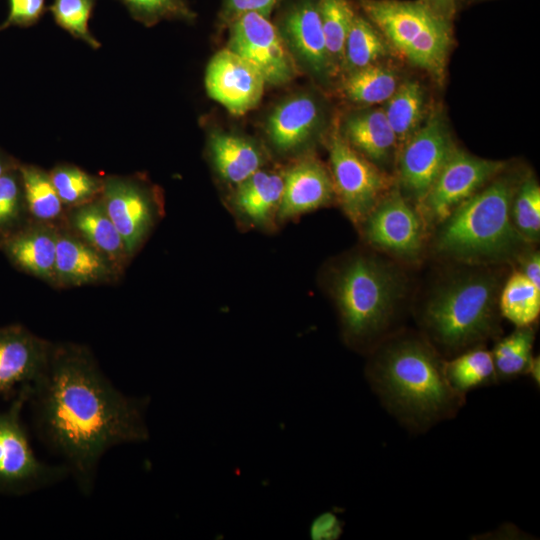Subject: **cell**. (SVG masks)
<instances>
[{
	"label": "cell",
	"instance_id": "cell-43",
	"mask_svg": "<svg viewBox=\"0 0 540 540\" xmlns=\"http://www.w3.org/2000/svg\"><path fill=\"white\" fill-rule=\"evenodd\" d=\"M20 163L0 148V177L7 171L17 167Z\"/></svg>",
	"mask_w": 540,
	"mask_h": 540
},
{
	"label": "cell",
	"instance_id": "cell-23",
	"mask_svg": "<svg viewBox=\"0 0 540 540\" xmlns=\"http://www.w3.org/2000/svg\"><path fill=\"white\" fill-rule=\"evenodd\" d=\"M69 222L78 236L106 256L115 267L128 256L100 197L73 207Z\"/></svg>",
	"mask_w": 540,
	"mask_h": 540
},
{
	"label": "cell",
	"instance_id": "cell-5",
	"mask_svg": "<svg viewBox=\"0 0 540 540\" xmlns=\"http://www.w3.org/2000/svg\"><path fill=\"white\" fill-rule=\"evenodd\" d=\"M393 51L442 84L453 42L452 25L418 0H358Z\"/></svg>",
	"mask_w": 540,
	"mask_h": 540
},
{
	"label": "cell",
	"instance_id": "cell-25",
	"mask_svg": "<svg viewBox=\"0 0 540 540\" xmlns=\"http://www.w3.org/2000/svg\"><path fill=\"white\" fill-rule=\"evenodd\" d=\"M284 189V173L260 169L237 185L235 203L250 220L265 223L279 211Z\"/></svg>",
	"mask_w": 540,
	"mask_h": 540
},
{
	"label": "cell",
	"instance_id": "cell-33",
	"mask_svg": "<svg viewBox=\"0 0 540 540\" xmlns=\"http://www.w3.org/2000/svg\"><path fill=\"white\" fill-rule=\"evenodd\" d=\"M49 174L64 205L75 207L101 195L103 179L89 174L78 166L60 164Z\"/></svg>",
	"mask_w": 540,
	"mask_h": 540
},
{
	"label": "cell",
	"instance_id": "cell-26",
	"mask_svg": "<svg viewBox=\"0 0 540 540\" xmlns=\"http://www.w3.org/2000/svg\"><path fill=\"white\" fill-rule=\"evenodd\" d=\"M401 83L395 69L379 62L341 76L339 91L356 105L384 104Z\"/></svg>",
	"mask_w": 540,
	"mask_h": 540
},
{
	"label": "cell",
	"instance_id": "cell-36",
	"mask_svg": "<svg viewBox=\"0 0 540 540\" xmlns=\"http://www.w3.org/2000/svg\"><path fill=\"white\" fill-rule=\"evenodd\" d=\"M132 17L146 26L163 19L191 20L192 11L184 0H120Z\"/></svg>",
	"mask_w": 540,
	"mask_h": 540
},
{
	"label": "cell",
	"instance_id": "cell-37",
	"mask_svg": "<svg viewBox=\"0 0 540 540\" xmlns=\"http://www.w3.org/2000/svg\"><path fill=\"white\" fill-rule=\"evenodd\" d=\"M25 206L18 165L0 177V232L17 224Z\"/></svg>",
	"mask_w": 540,
	"mask_h": 540
},
{
	"label": "cell",
	"instance_id": "cell-10",
	"mask_svg": "<svg viewBox=\"0 0 540 540\" xmlns=\"http://www.w3.org/2000/svg\"><path fill=\"white\" fill-rule=\"evenodd\" d=\"M505 166L504 161L480 158L455 147L418 204L421 218L430 225L441 224L456 207L499 175Z\"/></svg>",
	"mask_w": 540,
	"mask_h": 540
},
{
	"label": "cell",
	"instance_id": "cell-12",
	"mask_svg": "<svg viewBox=\"0 0 540 540\" xmlns=\"http://www.w3.org/2000/svg\"><path fill=\"white\" fill-rule=\"evenodd\" d=\"M100 198L131 256L154 223L157 190L140 177L112 175L103 179Z\"/></svg>",
	"mask_w": 540,
	"mask_h": 540
},
{
	"label": "cell",
	"instance_id": "cell-13",
	"mask_svg": "<svg viewBox=\"0 0 540 540\" xmlns=\"http://www.w3.org/2000/svg\"><path fill=\"white\" fill-rule=\"evenodd\" d=\"M399 188H391L363 220L367 240L377 248L405 259L422 249L423 223Z\"/></svg>",
	"mask_w": 540,
	"mask_h": 540
},
{
	"label": "cell",
	"instance_id": "cell-29",
	"mask_svg": "<svg viewBox=\"0 0 540 540\" xmlns=\"http://www.w3.org/2000/svg\"><path fill=\"white\" fill-rule=\"evenodd\" d=\"M26 208L40 222L58 218L63 203L54 187L50 174L31 164H19Z\"/></svg>",
	"mask_w": 540,
	"mask_h": 540
},
{
	"label": "cell",
	"instance_id": "cell-14",
	"mask_svg": "<svg viewBox=\"0 0 540 540\" xmlns=\"http://www.w3.org/2000/svg\"><path fill=\"white\" fill-rule=\"evenodd\" d=\"M265 86L260 73L227 47L219 50L207 64V94L235 116L254 109L263 96Z\"/></svg>",
	"mask_w": 540,
	"mask_h": 540
},
{
	"label": "cell",
	"instance_id": "cell-1",
	"mask_svg": "<svg viewBox=\"0 0 540 540\" xmlns=\"http://www.w3.org/2000/svg\"><path fill=\"white\" fill-rule=\"evenodd\" d=\"M149 402L147 396L123 393L86 346L68 342L53 344L28 403L41 441L60 457L78 489L88 496L108 450L149 439Z\"/></svg>",
	"mask_w": 540,
	"mask_h": 540
},
{
	"label": "cell",
	"instance_id": "cell-22",
	"mask_svg": "<svg viewBox=\"0 0 540 540\" xmlns=\"http://www.w3.org/2000/svg\"><path fill=\"white\" fill-rule=\"evenodd\" d=\"M208 147L218 174L236 186L260 170L264 163L260 148L251 139L239 134L213 131Z\"/></svg>",
	"mask_w": 540,
	"mask_h": 540
},
{
	"label": "cell",
	"instance_id": "cell-6",
	"mask_svg": "<svg viewBox=\"0 0 540 540\" xmlns=\"http://www.w3.org/2000/svg\"><path fill=\"white\" fill-rule=\"evenodd\" d=\"M400 294L390 267L374 258L349 260L335 281V298L345 338L364 346L388 325Z\"/></svg>",
	"mask_w": 540,
	"mask_h": 540
},
{
	"label": "cell",
	"instance_id": "cell-44",
	"mask_svg": "<svg viewBox=\"0 0 540 540\" xmlns=\"http://www.w3.org/2000/svg\"><path fill=\"white\" fill-rule=\"evenodd\" d=\"M526 373H528L532 377L535 384H537L539 386V383H540V361H539V357H532Z\"/></svg>",
	"mask_w": 540,
	"mask_h": 540
},
{
	"label": "cell",
	"instance_id": "cell-2",
	"mask_svg": "<svg viewBox=\"0 0 540 540\" xmlns=\"http://www.w3.org/2000/svg\"><path fill=\"white\" fill-rule=\"evenodd\" d=\"M444 364L428 343L405 337L380 349L367 367V378L399 422L424 431L455 416L464 404V394L449 384Z\"/></svg>",
	"mask_w": 540,
	"mask_h": 540
},
{
	"label": "cell",
	"instance_id": "cell-3",
	"mask_svg": "<svg viewBox=\"0 0 540 540\" xmlns=\"http://www.w3.org/2000/svg\"><path fill=\"white\" fill-rule=\"evenodd\" d=\"M520 181L496 176L456 207L441 223L436 249L465 262L511 258L527 242L511 218V203Z\"/></svg>",
	"mask_w": 540,
	"mask_h": 540
},
{
	"label": "cell",
	"instance_id": "cell-42",
	"mask_svg": "<svg viewBox=\"0 0 540 540\" xmlns=\"http://www.w3.org/2000/svg\"><path fill=\"white\" fill-rule=\"evenodd\" d=\"M521 272L540 288V256L538 252L531 253L523 259Z\"/></svg>",
	"mask_w": 540,
	"mask_h": 540
},
{
	"label": "cell",
	"instance_id": "cell-4",
	"mask_svg": "<svg viewBox=\"0 0 540 540\" xmlns=\"http://www.w3.org/2000/svg\"><path fill=\"white\" fill-rule=\"evenodd\" d=\"M498 282L486 273L452 279L428 300L422 323L446 352H460L487 339L496 326Z\"/></svg>",
	"mask_w": 540,
	"mask_h": 540
},
{
	"label": "cell",
	"instance_id": "cell-7",
	"mask_svg": "<svg viewBox=\"0 0 540 540\" xmlns=\"http://www.w3.org/2000/svg\"><path fill=\"white\" fill-rule=\"evenodd\" d=\"M32 385L18 389L11 404L0 410V493L23 495L55 485L69 476L62 464L37 458L22 422Z\"/></svg>",
	"mask_w": 540,
	"mask_h": 540
},
{
	"label": "cell",
	"instance_id": "cell-27",
	"mask_svg": "<svg viewBox=\"0 0 540 540\" xmlns=\"http://www.w3.org/2000/svg\"><path fill=\"white\" fill-rule=\"evenodd\" d=\"M392 51L378 28L366 16L356 14L345 41L340 77L382 62Z\"/></svg>",
	"mask_w": 540,
	"mask_h": 540
},
{
	"label": "cell",
	"instance_id": "cell-31",
	"mask_svg": "<svg viewBox=\"0 0 540 540\" xmlns=\"http://www.w3.org/2000/svg\"><path fill=\"white\" fill-rule=\"evenodd\" d=\"M444 369L449 384L461 394L489 384L497 377L492 353L482 348L459 354L445 362Z\"/></svg>",
	"mask_w": 540,
	"mask_h": 540
},
{
	"label": "cell",
	"instance_id": "cell-40",
	"mask_svg": "<svg viewBox=\"0 0 540 540\" xmlns=\"http://www.w3.org/2000/svg\"><path fill=\"white\" fill-rule=\"evenodd\" d=\"M278 0H224V16L229 22L235 17L258 12L269 16Z\"/></svg>",
	"mask_w": 540,
	"mask_h": 540
},
{
	"label": "cell",
	"instance_id": "cell-38",
	"mask_svg": "<svg viewBox=\"0 0 540 540\" xmlns=\"http://www.w3.org/2000/svg\"><path fill=\"white\" fill-rule=\"evenodd\" d=\"M8 4V15L0 24V32L13 26H32L45 12V0H8Z\"/></svg>",
	"mask_w": 540,
	"mask_h": 540
},
{
	"label": "cell",
	"instance_id": "cell-41",
	"mask_svg": "<svg viewBox=\"0 0 540 540\" xmlns=\"http://www.w3.org/2000/svg\"><path fill=\"white\" fill-rule=\"evenodd\" d=\"M439 18L452 25L464 0H418Z\"/></svg>",
	"mask_w": 540,
	"mask_h": 540
},
{
	"label": "cell",
	"instance_id": "cell-30",
	"mask_svg": "<svg viewBox=\"0 0 540 540\" xmlns=\"http://www.w3.org/2000/svg\"><path fill=\"white\" fill-rule=\"evenodd\" d=\"M501 314L517 327L530 326L540 312V288L521 271L513 273L499 297Z\"/></svg>",
	"mask_w": 540,
	"mask_h": 540
},
{
	"label": "cell",
	"instance_id": "cell-17",
	"mask_svg": "<svg viewBox=\"0 0 540 540\" xmlns=\"http://www.w3.org/2000/svg\"><path fill=\"white\" fill-rule=\"evenodd\" d=\"M324 124L325 110L319 98L309 92H299L272 109L265 122V132L278 152L288 153L315 139Z\"/></svg>",
	"mask_w": 540,
	"mask_h": 540
},
{
	"label": "cell",
	"instance_id": "cell-9",
	"mask_svg": "<svg viewBox=\"0 0 540 540\" xmlns=\"http://www.w3.org/2000/svg\"><path fill=\"white\" fill-rule=\"evenodd\" d=\"M227 48L248 61L266 85H284L300 72L279 28L269 16L258 12H247L230 21Z\"/></svg>",
	"mask_w": 540,
	"mask_h": 540
},
{
	"label": "cell",
	"instance_id": "cell-21",
	"mask_svg": "<svg viewBox=\"0 0 540 540\" xmlns=\"http://www.w3.org/2000/svg\"><path fill=\"white\" fill-rule=\"evenodd\" d=\"M339 127L349 145L377 166L397 155V139L382 107L352 112Z\"/></svg>",
	"mask_w": 540,
	"mask_h": 540
},
{
	"label": "cell",
	"instance_id": "cell-45",
	"mask_svg": "<svg viewBox=\"0 0 540 540\" xmlns=\"http://www.w3.org/2000/svg\"><path fill=\"white\" fill-rule=\"evenodd\" d=\"M468 2H481V1H486V0H467Z\"/></svg>",
	"mask_w": 540,
	"mask_h": 540
},
{
	"label": "cell",
	"instance_id": "cell-39",
	"mask_svg": "<svg viewBox=\"0 0 540 540\" xmlns=\"http://www.w3.org/2000/svg\"><path fill=\"white\" fill-rule=\"evenodd\" d=\"M343 533V523L333 512L318 515L311 523L309 534L313 540H336Z\"/></svg>",
	"mask_w": 540,
	"mask_h": 540
},
{
	"label": "cell",
	"instance_id": "cell-15",
	"mask_svg": "<svg viewBox=\"0 0 540 540\" xmlns=\"http://www.w3.org/2000/svg\"><path fill=\"white\" fill-rule=\"evenodd\" d=\"M53 344L23 325L0 326V395L33 385L48 365Z\"/></svg>",
	"mask_w": 540,
	"mask_h": 540
},
{
	"label": "cell",
	"instance_id": "cell-20",
	"mask_svg": "<svg viewBox=\"0 0 540 540\" xmlns=\"http://www.w3.org/2000/svg\"><path fill=\"white\" fill-rule=\"evenodd\" d=\"M57 231L43 223L8 233L0 248L19 269L50 283L56 282Z\"/></svg>",
	"mask_w": 540,
	"mask_h": 540
},
{
	"label": "cell",
	"instance_id": "cell-28",
	"mask_svg": "<svg viewBox=\"0 0 540 540\" xmlns=\"http://www.w3.org/2000/svg\"><path fill=\"white\" fill-rule=\"evenodd\" d=\"M332 77L341 75L344 46L355 15L348 0H317Z\"/></svg>",
	"mask_w": 540,
	"mask_h": 540
},
{
	"label": "cell",
	"instance_id": "cell-8",
	"mask_svg": "<svg viewBox=\"0 0 540 540\" xmlns=\"http://www.w3.org/2000/svg\"><path fill=\"white\" fill-rule=\"evenodd\" d=\"M330 174L335 195L355 223H362L379 200L392 188L390 177L345 140L339 120L328 138Z\"/></svg>",
	"mask_w": 540,
	"mask_h": 540
},
{
	"label": "cell",
	"instance_id": "cell-18",
	"mask_svg": "<svg viewBox=\"0 0 540 540\" xmlns=\"http://www.w3.org/2000/svg\"><path fill=\"white\" fill-rule=\"evenodd\" d=\"M335 195L330 171L316 157L306 155L284 173V189L278 213L293 217L329 203Z\"/></svg>",
	"mask_w": 540,
	"mask_h": 540
},
{
	"label": "cell",
	"instance_id": "cell-35",
	"mask_svg": "<svg viewBox=\"0 0 540 540\" xmlns=\"http://www.w3.org/2000/svg\"><path fill=\"white\" fill-rule=\"evenodd\" d=\"M96 0H53L49 9L55 22L74 38L97 49L101 43L89 30V20Z\"/></svg>",
	"mask_w": 540,
	"mask_h": 540
},
{
	"label": "cell",
	"instance_id": "cell-11",
	"mask_svg": "<svg viewBox=\"0 0 540 540\" xmlns=\"http://www.w3.org/2000/svg\"><path fill=\"white\" fill-rule=\"evenodd\" d=\"M455 147L441 110L431 111L397 152L399 190L404 197L418 205Z\"/></svg>",
	"mask_w": 540,
	"mask_h": 540
},
{
	"label": "cell",
	"instance_id": "cell-32",
	"mask_svg": "<svg viewBox=\"0 0 540 540\" xmlns=\"http://www.w3.org/2000/svg\"><path fill=\"white\" fill-rule=\"evenodd\" d=\"M534 331L530 326L518 327L501 339L492 353L496 376L511 378L525 374L532 359Z\"/></svg>",
	"mask_w": 540,
	"mask_h": 540
},
{
	"label": "cell",
	"instance_id": "cell-34",
	"mask_svg": "<svg viewBox=\"0 0 540 540\" xmlns=\"http://www.w3.org/2000/svg\"><path fill=\"white\" fill-rule=\"evenodd\" d=\"M512 222L527 242H536L540 234V187L527 176L519 182L511 203Z\"/></svg>",
	"mask_w": 540,
	"mask_h": 540
},
{
	"label": "cell",
	"instance_id": "cell-19",
	"mask_svg": "<svg viewBox=\"0 0 540 540\" xmlns=\"http://www.w3.org/2000/svg\"><path fill=\"white\" fill-rule=\"evenodd\" d=\"M116 267L77 234L57 231L55 278L66 286L109 281Z\"/></svg>",
	"mask_w": 540,
	"mask_h": 540
},
{
	"label": "cell",
	"instance_id": "cell-24",
	"mask_svg": "<svg viewBox=\"0 0 540 540\" xmlns=\"http://www.w3.org/2000/svg\"><path fill=\"white\" fill-rule=\"evenodd\" d=\"M382 108L396 136L398 150L421 128L431 112L427 91L416 79L402 80Z\"/></svg>",
	"mask_w": 540,
	"mask_h": 540
},
{
	"label": "cell",
	"instance_id": "cell-16",
	"mask_svg": "<svg viewBox=\"0 0 540 540\" xmlns=\"http://www.w3.org/2000/svg\"><path fill=\"white\" fill-rule=\"evenodd\" d=\"M278 28L300 69L320 81L333 78L317 0L296 3Z\"/></svg>",
	"mask_w": 540,
	"mask_h": 540
}]
</instances>
